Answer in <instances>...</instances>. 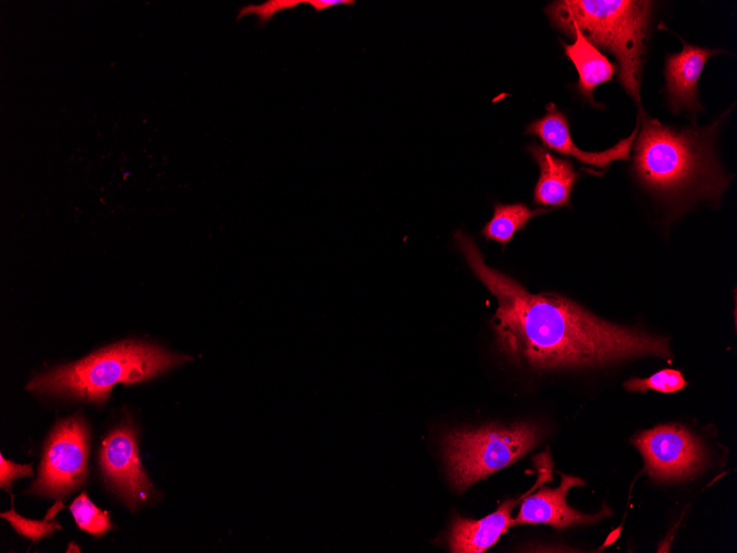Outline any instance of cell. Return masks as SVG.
<instances>
[{
	"mask_svg": "<svg viewBox=\"0 0 737 553\" xmlns=\"http://www.w3.org/2000/svg\"><path fill=\"white\" fill-rule=\"evenodd\" d=\"M560 475L557 488L540 487L528 493L521 502L520 511L514 524H548L556 529H565L578 523H591L600 520L608 512L607 509L598 514H584L566 503V496L570 488L583 486V479Z\"/></svg>",
	"mask_w": 737,
	"mask_h": 553,
	"instance_id": "30bf717a",
	"label": "cell"
},
{
	"mask_svg": "<svg viewBox=\"0 0 737 553\" xmlns=\"http://www.w3.org/2000/svg\"><path fill=\"white\" fill-rule=\"evenodd\" d=\"M303 3L310 4L316 12L323 11L328 8L335 7V6H353L355 3L354 0H303Z\"/></svg>",
	"mask_w": 737,
	"mask_h": 553,
	"instance_id": "44dd1931",
	"label": "cell"
},
{
	"mask_svg": "<svg viewBox=\"0 0 737 553\" xmlns=\"http://www.w3.org/2000/svg\"><path fill=\"white\" fill-rule=\"evenodd\" d=\"M547 113L540 119L533 120L526 128L527 134L537 136L543 143L565 156H572L578 161L596 166L608 167L615 160H627L630 149L638 134V126L627 138L620 140L616 146L600 152H588L579 149L572 140L568 120L554 104L546 106Z\"/></svg>",
	"mask_w": 737,
	"mask_h": 553,
	"instance_id": "8fae6325",
	"label": "cell"
},
{
	"mask_svg": "<svg viewBox=\"0 0 737 553\" xmlns=\"http://www.w3.org/2000/svg\"><path fill=\"white\" fill-rule=\"evenodd\" d=\"M653 2L641 0H563L551 3L552 24L570 35L578 29L594 45L618 61L619 82L637 103L640 116V81Z\"/></svg>",
	"mask_w": 737,
	"mask_h": 553,
	"instance_id": "3957f363",
	"label": "cell"
},
{
	"mask_svg": "<svg viewBox=\"0 0 737 553\" xmlns=\"http://www.w3.org/2000/svg\"><path fill=\"white\" fill-rule=\"evenodd\" d=\"M722 50H712L688 44L683 41V49L669 54L665 61V94L670 109L677 114L687 110L696 115L702 106L697 98V82L707 60Z\"/></svg>",
	"mask_w": 737,
	"mask_h": 553,
	"instance_id": "7c38bea8",
	"label": "cell"
},
{
	"mask_svg": "<svg viewBox=\"0 0 737 553\" xmlns=\"http://www.w3.org/2000/svg\"><path fill=\"white\" fill-rule=\"evenodd\" d=\"M575 38L572 44L563 43L566 56L573 62L578 73V92L595 107L599 105L594 100V91L602 83L609 82L617 66L594 46L578 30L574 29L569 36Z\"/></svg>",
	"mask_w": 737,
	"mask_h": 553,
	"instance_id": "5bb4252c",
	"label": "cell"
},
{
	"mask_svg": "<svg viewBox=\"0 0 737 553\" xmlns=\"http://www.w3.org/2000/svg\"><path fill=\"white\" fill-rule=\"evenodd\" d=\"M88 432L81 417L58 423L46 443L31 491L63 499L86 477Z\"/></svg>",
	"mask_w": 737,
	"mask_h": 553,
	"instance_id": "8992f818",
	"label": "cell"
},
{
	"mask_svg": "<svg viewBox=\"0 0 737 553\" xmlns=\"http://www.w3.org/2000/svg\"><path fill=\"white\" fill-rule=\"evenodd\" d=\"M551 209H530L523 203H496L491 220L484 225L482 235L502 245L509 243L516 231L522 230L533 217L549 212Z\"/></svg>",
	"mask_w": 737,
	"mask_h": 553,
	"instance_id": "9a60e30c",
	"label": "cell"
},
{
	"mask_svg": "<svg viewBox=\"0 0 737 553\" xmlns=\"http://www.w3.org/2000/svg\"><path fill=\"white\" fill-rule=\"evenodd\" d=\"M538 476L534 486L517 499H509L499 508L479 520H472L456 515L448 535V545L453 553H482L494 545L500 536L514 524L512 509L520 503L524 497L552 480L553 465L547 453H542L535 458Z\"/></svg>",
	"mask_w": 737,
	"mask_h": 553,
	"instance_id": "9c48e42d",
	"label": "cell"
},
{
	"mask_svg": "<svg viewBox=\"0 0 737 553\" xmlns=\"http://www.w3.org/2000/svg\"><path fill=\"white\" fill-rule=\"evenodd\" d=\"M76 524L92 535H100L110 529V520L106 511L99 510L87 497L79 494L70 506Z\"/></svg>",
	"mask_w": 737,
	"mask_h": 553,
	"instance_id": "2e32d148",
	"label": "cell"
},
{
	"mask_svg": "<svg viewBox=\"0 0 737 553\" xmlns=\"http://www.w3.org/2000/svg\"><path fill=\"white\" fill-rule=\"evenodd\" d=\"M299 3H303V0H268L261 4H249L241 9L237 20L247 14H255L259 18V23L265 24L277 12L293 9Z\"/></svg>",
	"mask_w": 737,
	"mask_h": 553,
	"instance_id": "d6986e66",
	"label": "cell"
},
{
	"mask_svg": "<svg viewBox=\"0 0 737 553\" xmlns=\"http://www.w3.org/2000/svg\"><path fill=\"white\" fill-rule=\"evenodd\" d=\"M100 466L106 481L129 508L149 498L151 485L141 467L136 433L130 426H120L105 438Z\"/></svg>",
	"mask_w": 737,
	"mask_h": 553,
	"instance_id": "ba28073f",
	"label": "cell"
},
{
	"mask_svg": "<svg viewBox=\"0 0 737 553\" xmlns=\"http://www.w3.org/2000/svg\"><path fill=\"white\" fill-rule=\"evenodd\" d=\"M455 240L473 274L496 299L492 326L500 350L512 361L558 369L641 355L672 360L667 338L610 323L556 294H532L488 266L470 236L458 231Z\"/></svg>",
	"mask_w": 737,
	"mask_h": 553,
	"instance_id": "6da1fadb",
	"label": "cell"
},
{
	"mask_svg": "<svg viewBox=\"0 0 737 553\" xmlns=\"http://www.w3.org/2000/svg\"><path fill=\"white\" fill-rule=\"evenodd\" d=\"M1 468H0V486L6 490H10L11 482L23 476H31L33 474L31 465H18L10 460H7L1 455L0 458Z\"/></svg>",
	"mask_w": 737,
	"mask_h": 553,
	"instance_id": "ffe728a7",
	"label": "cell"
},
{
	"mask_svg": "<svg viewBox=\"0 0 737 553\" xmlns=\"http://www.w3.org/2000/svg\"><path fill=\"white\" fill-rule=\"evenodd\" d=\"M687 385L683 374L677 370L663 369L647 379L632 377L623 383L629 392H647L653 390L661 393H674Z\"/></svg>",
	"mask_w": 737,
	"mask_h": 553,
	"instance_id": "e0dca14e",
	"label": "cell"
},
{
	"mask_svg": "<svg viewBox=\"0 0 737 553\" xmlns=\"http://www.w3.org/2000/svg\"><path fill=\"white\" fill-rule=\"evenodd\" d=\"M189 360V355L156 344L124 341L40 374L26 389L41 394L103 402L118 383L149 380Z\"/></svg>",
	"mask_w": 737,
	"mask_h": 553,
	"instance_id": "277c9868",
	"label": "cell"
},
{
	"mask_svg": "<svg viewBox=\"0 0 737 553\" xmlns=\"http://www.w3.org/2000/svg\"><path fill=\"white\" fill-rule=\"evenodd\" d=\"M542 434L540 426L530 423L449 432L442 439V457L450 483L463 491L515 462L538 443Z\"/></svg>",
	"mask_w": 737,
	"mask_h": 553,
	"instance_id": "5b68a950",
	"label": "cell"
},
{
	"mask_svg": "<svg viewBox=\"0 0 737 553\" xmlns=\"http://www.w3.org/2000/svg\"><path fill=\"white\" fill-rule=\"evenodd\" d=\"M649 476L658 481L684 480L706 464L702 442L681 425H661L633 438Z\"/></svg>",
	"mask_w": 737,
	"mask_h": 553,
	"instance_id": "52a82bcc",
	"label": "cell"
},
{
	"mask_svg": "<svg viewBox=\"0 0 737 553\" xmlns=\"http://www.w3.org/2000/svg\"><path fill=\"white\" fill-rule=\"evenodd\" d=\"M633 143V172L653 193L673 201L719 195L725 180L711 151L713 128L676 130L640 116Z\"/></svg>",
	"mask_w": 737,
	"mask_h": 553,
	"instance_id": "7a4b0ae2",
	"label": "cell"
},
{
	"mask_svg": "<svg viewBox=\"0 0 737 553\" xmlns=\"http://www.w3.org/2000/svg\"><path fill=\"white\" fill-rule=\"evenodd\" d=\"M1 518L8 520L19 534L34 542L52 534L54 530L61 529V525L57 522L36 521L23 518L17 513L13 508L10 511L2 512Z\"/></svg>",
	"mask_w": 737,
	"mask_h": 553,
	"instance_id": "ac0fdd59",
	"label": "cell"
},
{
	"mask_svg": "<svg viewBox=\"0 0 737 553\" xmlns=\"http://www.w3.org/2000/svg\"><path fill=\"white\" fill-rule=\"evenodd\" d=\"M527 150L540 167L534 203L545 206L568 205L573 187L578 178L570 161L552 155L538 143H532Z\"/></svg>",
	"mask_w": 737,
	"mask_h": 553,
	"instance_id": "4fadbf2b",
	"label": "cell"
}]
</instances>
